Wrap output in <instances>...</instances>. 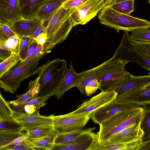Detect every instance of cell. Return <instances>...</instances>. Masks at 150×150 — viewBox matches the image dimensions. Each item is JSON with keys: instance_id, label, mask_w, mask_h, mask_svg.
<instances>
[{"instance_id": "obj_19", "label": "cell", "mask_w": 150, "mask_h": 150, "mask_svg": "<svg viewBox=\"0 0 150 150\" xmlns=\"http://www.w3.org/2000/svg\"><path fill=\"white\" fill-rule=\"evenodd\" d=\"M70 16L50 38L47 40L43 45L44 52L49 53L56 45L62 42L67 38L74 27Z\"/></svg>"}, {"instance_id": "obj_39", "label": "cell", "mask_w": 150, "mask_h": 150, "mask_svg": "<svg viewBox=\"0 0 150 150\" xmlns=\"http://www.w3.org/2000/svg\"><path fill=\"white\" fill-rule=\"evenodd\" d=\"M2 150H34L31 143L27 138L17 144L7 146L2 149Z\"/></svg>"}, {"instance_id": "obj_12", "label": "cell", "mask_w": 150, "mask_h": 150, "mask_svg": "<svg viewBox=\"0 0 150 150\" xmlns=\"http://www.w3.org/2000/svg\"><path fill=\"white\" fill-rule=\"evenodd\" d=\"M142 107L137 109L118 113L108 118L99 125V131L97 134V141L102 142L105 137L110 131L123 121L137 113Z\"/></svg>"}, {"instance_id": "obj_30", "label": "cell", "mask_w": 150, "mask_h": 150, "mask_svg": "<svg viewBox=\"0 0 150 150\" xmlns=\"http://www.w3.org/2000/svg\"><path fill=\"white\" fill-rule=\"evenodd\" d=\"M22 60L19 53L11 52L9 57L0 64V77L9 71Z\"/></svg>"}, {"instance_id": "obj_18", "label": "cell", "mask_w": 150, "mask_h": 150, "mask_svg": "<svg viewBox=\"0 0 150 150\" xmlns=\"http://www.w3.org/2000/svg\"><path fill=\"white\" fill-rule=\"evenodd\" d=\"M0 19L10 22L22 19L19 0H0Z\"/></svg>"}, {"instance_id": "obj_52", "label": "cell", "mask_w": 150, "mask_h": 150, "mask_svg": "<svg viewBox=\"0 0 150 150\" xmlns=\"http://www.w3.org/2000/svg\"><path fill=\"white\" fill-rule=\"evenodd\" d=\"M113 0H106L105 6L107 5H110Z\"/></svg>"}, {"instance_id": "obj_25", "label": "cell", "mask_w": 150, "mask_h": 150, "mask_svg": "<svg viewBox=\"0 0 150 150\" xmlns=\"http://www.w3.org/2000/svg\"><path fill=\"white\" fill-rule=\"evenodd\" d=\"M58 133V131L54 128L51 132L44 137L27 139L32 144L34 150H51Z\"/></svg>"}, {"instance_id": "obj_31", "label": "cell", "mask_w": 150, "mask_h": 150, "mask_svg": "<svg viewBox=\"0 0 150 150\" xmlns=\"http://www.w3.org/2000/svg\"><path fill=\"white\" fill-rule=\"evenodd\" d=\"M24 131H0V150L16 138L26 133Z\"/></svg>"}, {"instance_id": "obj_50", "label": "cell", "mask_w": 150, "mask_h": 150, "mask_svg": "<svg viewBox=\"0 0 150 150\" xmlns=\"http://www.w3.org/2000/svg\"><path fill=\"white\" fill-rule=\"evenodd\" d=\"M145 142V145L142 150H150V139Z\"/></svg>"}, {"instance_id": "obj_42", "label": "cell", "mask_w": 150, "mask_h": 150, "mask_svg": "<svg viewBox=\"0 0 150 150\" xmlns=\"http://www.w3.org/2000/svg\"><path fill=\"white\" fill-rule=\"evenodd\" d=\"M100 86V83L97 79L93 80L85 87V91L86 94L87 96H90L99 89Z\"/></svg>"}, {"instance_id": "obj_23", "label": "cell", "mask_w": 150, "mask_h": 150, "mask_svg": "<svg viewBox=\"0 0 150 150\" xmlns=\"http://www.w3.org/2000/svg\"><path fill=\"white\" fill-rule=\"evenodd\" d=\"M52 96L51 95L49 94L39 96L17 105L10 106L15 112L33 113L39 111L40 108L46 104V101Z\"/></svg>"}, {"instance_id": "obj_34", "label": "cell", "mask_w": 150, "mask_h": 150, "mask_svg": "<svg viewBox=\"0 0 150 150\" xmlns=\"http://www.w3.org/2000/svg\"><path fill=\"white\" fill-rule=\"evenodd\" d=\"M0 131H25L24 127L13 117L7 120L0 121Z\"/></svg>"}, {"instance_id": "obj_32", "label": "cell", "mask_w": 150, "mask_h": 150, "mask_svg": "<svg viewBox=\"0 0 150 150\" xmlns=\"http://www.w3.org/2000/svg\"><path fill=\"white\" fill-rule=\"evenodd\" d=\"M14 111L9 101H6L0 93V121L10 119L13 117Z\"/></svg>"}, {"instance_id": "obj_27", "label": "cell", "mask_w": 150, "mask_h": 150, "mask_svg": "<svg viewBox=\"0 0 150 150\" xmlns=\"http://www.w3.org/2000/svg\"><path fill=\"white\" fill-rule=\"evenodd\" d=\"M44 0H19L20 6L23 18H35V14Z\"/></svg>"}, {"instance_id": "obj_38", "label": "cell", "mask_w": 150, "mask_h": 150, "mask_svg": "<svg viewBox=\"0 0 150 150\" xmlns=\"http://www.w3.org/2000/svg\"><path fill=\"white\" fill-rule=\"evenodd\" d=\"M15 35L8 23L0 19V40L6 41Z\"/></svg>"}, {"instance_id": "obj_17", "label": "cell", "mask_w": 150, "mask_h": 150, "mask_svg": "<svg viewBox=\"0 0 150 150\" xmlns=\"http://www.w3.org/2000/svg\"><path fill=\"white\" fill-rule=\"evenodd\" d=\"M142 119V118L114 135L108 140L116 142H125L142 139L144 133L140 126Z\"/></svg>"}, {"instance_id": "obj_43", "label": "cell", "mask_w": 150, "mask_h": 150, "mask_svg": "<svg viewBox=\"0 0 150 150\" xmlns=\"http://www.w3.org/2000/svg\"><path fill=\"white\" fill-rule=\"evenodd\" d=\"M43 52H44L43 51V46L38 44L32 53L26 59L21 60L15 67V68H16L23 65L34 59L40 54Z\"/></svg>"}, {"instance_id": "obj_24", "label": "cell", "mask_w": 150, "mask_h": 150, "mask_svg": "<svg viewBox=\"0 0 150 150\" xmlns=\"http://www.w3.org/2000/svg\"><path fill=\"white\" fill-rule=\"evenodd\" d=\"M150 83V72L148 75L136 76L131 74L127 79L112 91L118 96L126 91L136 87Z\"/></svg>"}, {"instance_id": "obj_40", "label": "cell", "mask_w": 150, "mask_h": 150, "mask_svg": "<svg viewBox=\"0 0 150 150\" xmlns=\"http://www.w3.org/2000/svg\"><path fill=\"white\" fill-rule=\"evenodd\" d=\"M132 44L138 50L150 58V42L131 39Z\"/></svg>"}, {"instance_id": "obj_44", "label": "cell", "mask_w": 150, "mask_h": 150, "mask_svg": "<svg viewBox=\"0 0 150 150\" xmlns=\"http://www.w3.org/2000/svg\"><path fill=\"white\" fill-rule=\"evenodd\" d=\"M88 0H66L62 5L68 9L76 8L80 6Z\"/></svg>"}, {"instance_id": "obj_1", "label": "cell", "mask_w": 150, "mask_h": 150, "mask_svg": "<svg viewBox=\"0 0 150 150\" xmlns=\"http://www.w3.org/2000/svg\"><path fill=\"white\" fill-rule=\"evenodd\" d=\"M67 68L66 61L58 58L43 64L38 74L40 86L38 97L55 95Z\"/></svg>"}, {"instance_id": "obj_51", "label": "cell", "mask_w": 150, "mask_h": 150, "mask_svg": "<svg viewBox=\"0 0 150 150\" xmlns=\"http://www.w3.org/2000/svg\"><path fill=\"white\" fill-rule=\"evenodd\" d=\"M129 0L134 1V0H113L109 5H112L117 3Z\"/></svg>"}, {"instance_id": "obj_4", "label": "cell", "mask_w": 150, "mask_h": 150, "mask_svg": "<svg viewBox=\"0 0 150 150\" xmlns=\"http://www.w3.org/2000/svg\"><path fill=\"white\" fill-rule=\"evenodd\" d=\"M112 57L135 63L150 71V58L132 44L128 31H124L121 42Z\"/></svg>"}, {"instance_id": "obj_29", "label": "cell", "mask_w": 150, "mask_h": 150, "mask_svg": "<svg viewBox=\"0 0 150 150\" xmlns=\"http://www.w3.org/2000/svg\"><path fill=\"white\" fill-rule=\"evenodd\" d=\"M140 126L144 134L142 138L145 142L150 139V104L143 106Z\"/></svg>"}, {"instance_id": "obj_13", "label": "cell", "mask_w": 150, "mask_h": 150, "mask_svg": "<svg viewBox=\"0 0 150 150\" xmlns=\"http://www.w3.org/2000/svg\"><path fill=\"white\" fill-rule=\"evenodd\" d=\"M97 138V134L89 132L68 142L54 144L51 150H89Z\"/></svg>"}, {"instance_id": "obj_35", "label": "cell", "mask_w": 150, "mask_h": 150, "mask_svg": "<svg viewBox=\"0 0 150 150\" xmlns=\"http://www.w3.org/2000/svg\"><path fill=\"white\" fill-rule=\"evenodd\" d=\"M20 38L15 35L5 41L0 40V45L11 52L19 53Z\"/></svg>"}, {"instance_id": "obj_8", "label": "cell", "mask_w": 150, "mask_h": 150, "mask_svg": "<svg viewBox=\"0 0 150 150\" xmlns=\"http://www.w3.org/2000/svg\"><path fill=\"white\" fill-rule=\"evenodd\" d=\"M140 107L132 103L118 102L115 99L93 111L91 116L93 122L99 125L104 121L120 112L132 110Z\"/></svg>"}, {"instance_id": "obj_22", "label": "cell", "mask_w": 150, "mask_h": 150, "mask_svg": "<svg viewBox=\"0 0 150 150\" xmlns=\"http://www.w3.org/2000/svg\"><path fill=\"white\" fill-rule=\"evenodd\" d=\"M81 80L80 74L75 71L71 62L70 68L67 69L63 79L55 94L57 99L61 98L64 93L71 88L78 86Z\"/></svg>"}, {"instance_id": "obj_20", "label": "cell", "mask_w": 150, "mask_h": 150, "mask_svg": "<svg viewBox=\"0 0 150 150\" xmlns=\"http://www.w3.org/2000/svg\"><path fill=\"white\" fill-rule=\"evenodd\" d=\"M66 0H44L35 14V18L40 20L47 27L49 20Z\"/></svg>"}, {"instance_id": "obj_10", "label": "cell", "mask_w": 150, "mask_h": 150, "mask_svg": "<svg viewBox=\"0 0 150 150\" xmlns=\"http://www.w3.org/2000/svg\"><path fill=\"white\" fill-rule=\"evenodd\" d=\"M115 100L139 106L150 105V83L130 89L117 96Z\"/></svg>"}, {"instance_id": "obj_15", "label": "cell", "mask_w": 150, "mask_h": 150, "mask_svg": "<svg viewBox=\"0 0 150 150\" xmlns=\"http://www.w3.org/2000/svg\"><path fill=\"white\" fill-rule=\"evenodd\" d=\"M143 144L140 139L125 142L108 140L99 143L96 140L89 150H140Z\"/></svg>"}, {"instance_id": "obj_47", "label": "cell", "mask_w": 150, "mask_h": 150, "mask_svg": "<svg viewBox=\"0 0 150 150\" xmlns=\"http://www.w3.org/2000/svg\"><path fill=\"white\" fill-rule=\"evenodd\" d=\"M38 45V44L37 43L35 40L32 39L31 43L28 49L26 55L22 60L26 59L30 56L32 53Z\"/></svg>"}, {"instance_id": "obj_48", "label": "cell", "mask_w": 150, "mask_h": 150, "mask_svg": "<svg viewBox=\"0 0 150 150\" xmlns=\"http://www.w3.org/2000/svg\"><path fill=\"white\" fill-rule=\"evenodd\" d=\"M38 44L43 46L47 39L46 32H43L34 39Z\"/></svg>"}, {"instance_id": "obj_16", "label": "cell", "mask_w": 150, "mask_h": 150, "mask_svg": "<svg viewBox=\"0 0 150 150\" xmlns=\"http://www.w3.org/2000/svg\"><path fill=\"white\" fill-rule=\"evenodd\" d=\"M42 22L38 18H23L8 23L15 34L20 38H31L34 32Z\"/></svg>"}, {"instance_id": "obj_26", "label": "cell", "mask_w": 150, "mask_h": 150, "mask_svg": "<svg viewBox=\"0 0 150 150\" xmlns=\"http://www.w3.org/2000/svg\"><path fill=\"white\" fill-rule=\"evenodd\" d=\"M39 80V77L38 76L34 80L30 81L28 91L23 94L16 96L17 99L10 101V105L16 106L38 97L40 86Z\"/></svg>"}, {"instance_id": "obj_9", "label": "cell", "mask_w": 150, "mask_h": 150, "mask_svg": "<svg viewBox=\"0 0 150 150\" xmlns=\"http://www.w3.org/2000/svg\"><path fill=\"white\" fill-rule=\"evenodd\" d=\"M117 93L113 91H102L90 99L84 101L76 110L70 112L77 114L92 112L115 100Z\"/></svg>"}, {"instance_id": "obj_41", "label": "cell", "mask_w": 150, "mask_h": 150, "mask_svg": "<svg viewBox=\"0 0 150 150\" xmlns=\"http://www.w3.org/2000/svg\"><path fill=\"white\" fill-rule=\"evenodd\" d=\"M31 39L32 38L27 37L20 38L19 52L20 56L22 59L25 56L31 44Z\"/></svg>"}, {"instance_id": "obj_3", "label": "cell", "mask_w": 150, "mask_h": 150, "mask_svg": "<svg viewBox=\"0 0 150 150\" xmlns=\"http://www.w3.org/2000/svg\"><path fill=\"white\" fill-rule=\"evenodd\" d=\"M46 54L45 52L40 54L27 63L14 68L0 77V88L13 94L15 93L23 81L40 72L42 65L38 67V64Z\"/></svg>"}, {"instance_id": "obj_2", "label": "cell", "mask_w": 150, "mask_h": 150, "mask_svg": "<svg viewBox=\"0 0 150 150\" xmlns=\"http://www.w3.org/2000/svg\"><path fill=\"white\" fill-rule=\"evenodd\" d=\"M98 18L100 23L117 30L131 32L150 28L149 21L121 13L109 5L103 8L98 13Z\"/></svg>"}, {"instance_id": "obj_33", "label": "cell", "mask_w": 150, "mask_h": 150, "mask_svg": "<svg viewBox=\"0 0 150 150\" xmlns=\"http://www.w3.org/2000/svg\"><path fill=\"white\" fill-rule=\"evenodd\" d=\"M54 129L53 125H42L35 127L27 131L29 134L28 138H36L44 137L51 132Z\"/></svg>"}, {"instance_id": "obj_46", "label": "cell", "mask_w": 150, "mask_h": 150, "mask_svg": "<svg viewBox=\"0 0 150 150\" xmlns=\"http://www.w3.org/2000/svg\"><path fill=\"white\" fill-rule=\"evenodd\" d=\"M28 136L29 134L28 132H27L25 134L16 138L8 144L6 145L4 147L7 146L13 145L18 144L23 141L25 139L28 138Z\"/></svg>"}, {"instance_id": "obj_45", "label": "cell", "mask_w": 150, "mask_h": 150, "mask_svg": "<svg viewBox=\"0 0 150 150\" xmlns=\"http://www.w3.org/2000/svg\"><path fill=\"white\" fill-rule=\"evenodd\" d=\"M11 52L0 45V60L2 61L4 60L11 55Z\"/></svg>"}, {"instance_id": "obj_7", "label": "cell", "mask_w": 150, "mask_h": 150, "mask_svg": "<svg viewBox=\"0 0 150 150\" xmlns=\"http://www.w3.org/2000/svg\"><path fill=\"white\" fill-rule=\"evenodd\" d=\"M106 0H88L76 8L70 16L74 26L86 24L105 6Z\"/></svg>"}, {"instance_id": "obj_5", "label": "cell", "mask_w": 150, "mask_h": 150, "mask_svg": "<svg viewBox=\"0 0 150 150\" xmlns=\"http://www.w3.org/2000/svg\"><path fill=\"white\" fill-rule=\"evenodd\" d=\"M129 62L120 59L106 72L96 79L100 84L99 89L101 91H112L128 78L132 74L125 69Z\"/></svg>"}, {"instance_id": "obj_37", "label": "cell", "mask_w": 150, "mask_h": 150, "mask_svg": "<svg viewBox=\"0 0 150 150\" xmlns=\"http://www.w3.org/2000/svg\"><path fill=\"white\" fill-rule=\"evenodd\" d=\"M129 37L133 40L150 42V29L144 28L133 30L131 31Z\"/></svg>"}, {"instance_id": "obj_6", "label": "cell", "mask_w": 150, "mask_h": 150, "mask_svg": "<svg viewBox=\"0 0 150 150\" xmlns=\"http://www.w3.org/2000/svg\"><path fill=\"white\" fill-rule=\"evenodd\" d=\"M92 113L66 114L52 116V124L58 133L83 129L91 118Z\"/></svg>"}, {"instance_id": "obj_53", "label": "cell", "mask_w": 150, "mask_h": 150, "mask_svg": "<svg viewBox=\"0 0 150 150\" xmlns=\"http://www.w3.org/2000/svg\"><path fill=\"white\" fill-rule=\"evenodd\" d=\"M148 2L150 4V0H148Z\"/></svg>"}, {"instance_id": "obj_21", "label": "cell", "mask_w": 150, "mask_h": 150, "mask_svg": "<svg viewBox=\"0 0 150 150\" xmlns=\"http://www.w3.org/2000/svg\"><path fill=\"white\" fill-rule=\"evenodd\" d=\"M75 9H68L62 6L58 9L48 21L46 31L47 40L50 38L59 28L70 16Z\"/></svg>"}, {"instance_id": "obj_49", "label": "cell", "mask_w": 150, "mask_h": 150, "mask_svg": "<svg viewBox=\"0 0 150 150\" xmlns=\"http://www.w3.org/2000/svg\"><path fill=\"white\" fill-rule=\"evenodd\" d=\"M42 23L34 32L31 38L34 39L42 33L46 32V30Z\"/></svg>"}, {"instance_id": "obj_14", "label": "cell", "mask_w": 150, "mask_h": 150, "mask_svg": "<svg viewBox=\"0 0 150 150\" xmlns=\"http://www.w3.org/2000/svg\"><path fill=\"white\" fill-rule=\"evenodd\" d=\"M117 60L112 57L95 67L80 73V81L77 87L81 94H84L86 86L90 81L106 72L115 64Z\"/></svg>"}, {"instance_id": "obj_28", "label": "cell", "mask_w": 150, "mask_h": 150, "mask_svg": "<svg viewBox=\"0 0 150 150\" xmlns=\"http://www.w3.org/2000/svg\"><path fill=\"white\" fill-rule=\"evenodd\" d=\"M96 127L76 130L68 132L59 133L57 135L54 144H64L75 139L81 135L87 132L92 131Z\"/></svg>"}, {"instance_id": "obj_36", "label": "cell", "mask_w": 150, "mask_h": 150, "mask_svg": "<svg viewBox=\"0 0 150 150\" xmlns=\"http://www.w3.org/2000/svg\"><path fill=\"white\" fill-rule=\"evenodd\" d=\"M134 1L129 0L110 5L115 11L125 14L130 15L134 10Z\"/></svg>"}, {"instance_id": "obj_11", "label": "cell", "mask_w": 150, "mask_h": 150, "mask_svg": "<svg viewBox=\"0 0 150 150\" xmlns=\"http://www.w3.org/2000/svg\"><path fill=\"white\" fill-rule=\"evenodd\" d=\"M53 115L46 116L42 115L39 111L29 113L14 111L13 117L21 124L25 131L39 126L52 125Z\"/></svg>"}]
</instances>
